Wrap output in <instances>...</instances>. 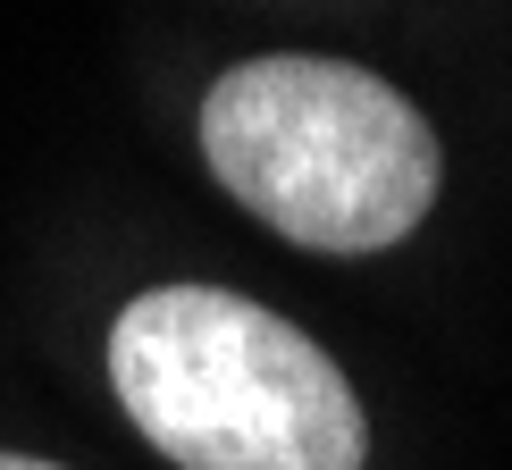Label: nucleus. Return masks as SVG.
<instances>
[{
	"mask_svg": "<svg viewBox=\"0 0 512 470\" xmlns=\"http://www.w3.org/2000/svg\"><path fill=\"white\" fill-rule=\"evenodd\" d=\"M202 160L261 227L311 252H387L429 219L445 152L387 76L345 59H244L202 101Z\"/></svg>",
	"mask_w": 512,
	"mask_h": 470,
	"instance_id": "f03ea898",
	"label": "nucleus"
},
{
	"mask_svg": "<svg viewBox=\"0 0 512 470\" xmlns=\"http://www.w3.org/2000/svg\"><path fill=\"white\" fill-rule=\"evenodd\" d=\"M110 387L177 470H361L370 420L328 353L227 286H152L110 328Z\"/></svg>",
	"mask_w": 512,
	"mask_h": 470,
	"instance_id": "f257e3e1",
	"label": "nucleus"
},
{
	"mask_svg": "<svg viewBox=\"0 0 512 470\" xmlns=\"http://www.w3.org/2000/svg\"><path fill=\"white\" fill-rule=\"evenodd\" d=\"M0 470H59V462H34V454H0Z\"/></svg>",
	"mask_w": 512,
	"mask_h": 470,
	"instance_id": "7ed1b4c3",
	"label": "nucleus"
}]
</instances>
